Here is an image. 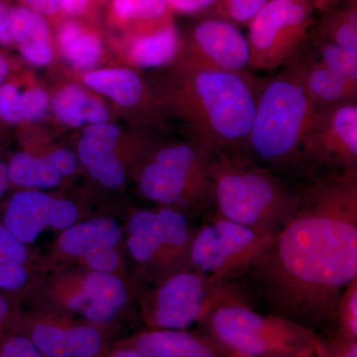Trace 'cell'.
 <instances>
[{"label":"cell","instance_id":"6da1fadb","mask_svg":"<svg viewBox=\"0 0 357 357\" xmlns=\"http://www.w3.org/2000/svg\"><path fill=\"white\" fill-rule=\"evenodd\" d=\"M297 194L295 213L252 268L277 314L314 330L357 279V169Z\"/></svg>","mask_w":357,"mask_h":357},{"label":"cell","instance_id":"7a4b0ae2","mask_svg":"<svg viewBox=\"0 0 357 357\" xmlns=\"http://www.w3.org/2000/svg\"><path fill=\"white\" fill-rule=\"evenodd\" d=\"M174 102L208 151H246L260 82L246 72L185 65Z\"/></svg>","mask_w":357,"mask_h":357},{"label":"cell","instance_id":"3957f363","mask_svg":"<svg viewBox=\"0 0 357 357\" xmlns=\"http://www.w3.org/2000/svg\"><path fill=\"white\" fill-rule=\"evenodd\" d=\"M244 152H211L208 172L218 217L276 234L295 213L298 194Z\"/></svg>","mask_w":357,"mask_h":357},{"label":"cell","instance_id":"277c9868","mask_svg":"<svg viewBox=\"0 0 357 357\" xmlns=\"http://www.w3.org/2000/svg\"><path fill=\"white\" fill-rule=\"evenodd\" d=\"M317 109L293 65L262 82L246 150L278 168L309 162L307 138Z\"/></svg>","mask_w":357,"mask_h":357},{"label":"cell","instance_id":"5b68a950","mask_svg":"<svg viewBox=\"0 0 357 357\" xmlns=\"http://www.w3.org/2000/svg\"><path fill=\"white\" fill-rule=\"evenodd\" d=\"M202 324L231 357L312 356L319 340L312 328L279 314H258L248 304L218 307Z\"/></svg>","mask_w":357,"mask_h":357},{"label":"cell","instance_id":"8992f818","mask_svg":"<svg viewBox=\"0 0 357 357\" xmlns=\"http://www.w3.org/2000/svg\"><path fill=\"white\" fill-rule=\"evenodd\" d=\"M248 304L238 285L188 269L157 282L140 300L143 321L150 328L187 330L202 324L225 305Z\"/></svg>","mask_w":357,"mask_h":357},{"label":"cell","instance_id":"52a82bcc","mask_svg":"<svg viewBox=\"0 0 357 357\" xmlns=\"http://www.w3.org/2000/svg\"><path fill=\"white\" fill-rule=\"evenodd\" d=\"M37 291L45 306L98 325L115 326L131 303L123 277L73 265L56 266Z\"/></svg>","mask_w":357,"mask_h":357},{"label":"cell","instance_id":"ba28073f","mask_svg":"<svg viewBox=\"0 0 357 357\" xmlns=\"http://www.w3.org/2000/svg\"><path fill=\"white\" fill-rule=\"evenodd\" d=\"M210 157L211 152L197 142L160 148L141 169V195L168 208L206 206L213 201Z\"/></svg>","mask_w":357,"mask_h":357},{"label":"cell","instance_id":"9c48e42d","mask_svg":"<svg viewBox=\"0 0 357 357\" xmlns=\"http://www.w3.org/2000/svg\"><path fill=\"white\" fill-rule=\"evenodd\" d=\"M13 328L43 357H98L114 345L115 326L98 325L39 305L18 310Z\"/></svg>","mask_w":357,"mask_h":357},{"label":"cell","instance_id":"30bf717a","mask_svg":"<svg viewBox=\"0 0 357 357\" xmlns=\"http://www.w3.org/2000/svg\"><path fill=\"white\" fill-rule=\"evenodd\" d=\"M314 10L310 0H269L248 23L249 67L274 70L295 58L306 41Z\"/></svg>","mask_w":357,"mask_h":357},{"label":"cell","instance_id":"8fae6325","mask_svg":"<svg viewBox=\"0 0 357 357\" xmlns=\"http://www.w3.org/2000/svg\"><path fill=\"white\" fill-rule=\"evenodd\" d=\"M275 234L260 232L217 217L196 230L190 252V269L229 279L253 267L273 241Z\"/></svg>","mask_w":357,"mask_h":357},{"label":"cell","instance_id":"7c38bea8","mask_svg":"<svg viewBox=\"0 0 357 357\" xmlns=\"http://www.w3.org/2000/svg\"><path fill=\"white\" fill-rule=\"evenodd\" d=\"M309 162L357 169L356 102L318 107L307 143Z\"/></svg>","mask_w":357,"mask_h":357},{"label":"cell","instance_id":"4fadbf2b","mask_svg":"<svg viewBox=\"0 0 357 357\" xmlns=\"http://www.w3.org/2000/svg\"><path fill=\"white\" fill-rule=\"evenodd\" d=\"M76 204L38 191L16 192L9 199L2 225L16 238L30 245L47 229L63 231L79 222Z\"/></svg>","mask_w":357,"mask_h":357},{"label":"cell","instance_id":"5bb4252c","mask_svg":"<svg viewBox=\"0 0 357 357\" xmlns=\"http://www.w3.org/2000/svg\"><path fill=\"white\" fill-rule=\"evenodd\" d=\"M185 65L225 72H245L250 52L245 35L225 20L201 21L188 41Z\"/></svg>","mask_w":357,"mask_h":357},{"label":"cell","instance_id":"9a60e30c","mask_svg":"<svg viewBox=\"0 0 357 357\" xmlns=\"http://www.w3.org/2000/svg\"><path fill=\"white\" fill-rule=\"evenodd\" d=\"M114 344L132 347L144 357H231L208 335L187 330L150 328Z\"/></svg>","mask_w":357,"mask_h":357},{"label":"cell","instance_id":"2e32d148","mask_svg":"<svg viewBox=\"0 0 357 357\" xmlns=\"http://www.w3.org/2000/svg\"><path fill=\"white\" fill-rule=\"evenodd\" d=\"M123 239L121 225L112 218H96L79 220L59 234L52 248V264L73 265L102 248H119Z\"/></svg>","mask_w":357,"mask_h":357},{"label":"cell","instance_id":"e0dca14e","mask_svg":"<svg viewBox=\"0 0 357 357\" xmlns=\"http://www.w3.org/2000/svg\"><path fill=\"white\" fill-rule=\"evenodd\" d=\"M301 83L318 107L356 102L357 82L340 76L318 58L293 65Z\"/></svg>","mask_w":357,"mask_h":357},{"label":"cell","instance_id":"ac0fdd59","mask_svg":"<svg viewBox=\"0 0 357 357\" xmlns=\"http://www.w3.org/2000/svg\"><path fill=\"white\" fill-rule=\"evenodd\" d=\"M155 211L165 276L190 269V252L196 230H192L188 218L177 208L162 206Z\"/></svg>","mask_w":357,"mask_h":357},{"label":"cell","instance_id":"d6986e66","mask_svg":"<svg viewBox=\"0 0 357 357\" xmlns=\"http://www.w3.org/2000/svg\"><path fill=\"white\" fill-rule=\"evenodd\" d=\"M126 248L136 264L154 277L157 282L165 278L156 211L139 210L129 218L126 227Z\"/></svg>","mask_w":357,"mask_h":357},{"label":"cell","instance_id":"ffe728a7","mask_svg":"<svg viewBox=\"0 0 357 357\" xmlns=\"http://www.w3.org/2000/svg\"><path fill=\"white\" fill-rule=\"evenodd\" d=\"M10 34L13 43L30 63L45 66L51 62L50 29L43 16L25 6L11 7Z\"/></svg>","mask_w":357,"mask_h":357},{"label":"cell","instance_id":"44dd1931","mask_svg":"<svg viewBox=\"0 0 357 357\" xmlns=\"http://www.w3.org/2000/svg\"><path fill=\"white\" fill-rule=\"evenodd\" d=\"M182 41L172 22L137 33L129 44V57L134 64L143 68L163 67L180 53Z\"/></svg>","mask_w":357,"mask_h":357},{"label":"cell","instance_id":"7402d4cb","mask_svg":"<svg viewBox=\"0 0 357 357\" xmlns=\"http://www.w3.org/2000/svg\"><path fill=\"white\" fill-rule=\"evenodd\" d=\"M84 83L124 107H136L144 98V84L139 76L126 68L88 73Z\"/></svg>","mask_w":357,"mask_h":357},{"label":"cell","instance_id":"603a6c76","mask_svg":"<svg viewBox=\"0 0 357 357\" xmlns=\"http://www.w3.org/2000/svg\"><path fill=\"white\" fill-rule=\"evenodd\" d=\"M57 39L66 58L77 69L95 67L102 56L100 37L79 21L70 20L61 23Z\"/></svg>","mask_w":357,"mask_h":357},{"label":"cell","instance_id":"cb8c5ba5","mask_svg":"<svg viewBox=\"0 0 357 357\" xmlns=\"http://www.w3.org/2000/svg\"><path fill=\"white\" fill-rule=\"evenodd\" d=\"M54 112L61 121L68 126H77L91 122L105 123L107 112L103 105L77 86H69L56 96L53 102Z\"/></svg>","mask_w":357,"mask_h":357},{"label":"cell","instance_id":"d4e9b609","mask_svg":"<svg viewBox=\"0 0 357 357\" xmlns=\"http://www.w3.org/2000/svg\"><path fill=\"white\" fill-rule=\"evenodd\" d=\"M165 0H112L110 15L119 24L137 26L138 33L171 22Z\"/></svg>","mask_w":357,"mask_h":357},{"label":"cell","instance_id":"484cf974","mask_svg":"<svg viewBox=\"0 0 357 357\" xmlns=\"http://www.w3.org/2000/svg\"><path fill=\"white\" fill-rule=\"evenodd\" d=\"M48 107V96L41 89H31L21 93L13 84L0 88V119L8 123H18L43 116Z\"/></svg>","mask_w":357,"mask_h":357},{"label":"cell","instance_id":"4316f807","mask_svg":"<svg viewBox=\"0 0 357 357\" xmlns=\"http://www.w3.org/2000/svg\"><path fill=\"white\" fill-rule=\"evenodd\" d=\"M7 167L10 182L21 187L50 189L62 181L63 176L46 156L18 152Z\"/></svg>","mask_w":357,"mask_h":357},{"label":"cell","instance_id":"83f0119b","mask_svg":"<svg viewBox=\"0 0 357 357\" xmlns=\"http://www.w3.org/2000/svg\"><path fill=\"white\" fill-rule=\"evenodd\" d=\"M318 40L357 50L356 0L326 14Z\"/></svg>","mask_w":357,"mask_h":357},{"label":"cell","instance_id":"f1b7e54d","mask_svg":"<svg viewBox=\"0 0 357 357\" xmlns=\"http://www.w3.org/2000/svg\"><path fill=\"white\" fill-rule=\"evenodd\" d=\"M119 129L112 124H93L84 131L77 147L79 161L88 167L98 161L115 153L119 142Z\"/></svg>","mask_w":357,"mask_h":357},{"label":"cell","instance_id":"f546056e","mask_svg":"<svg viewBox=\"0 0 357 357\" xmlns=\"http://www.w3.org/2000/svg\"><path fill=\"white\" fill-rule=\"evenodd\" d=\"M319 60L340 76L357 82V50L318 40Z\"/></svg>","mask_w":357,"mask_h":357},{"label":"cell","instance_id":"4dcf8cb0","mask_svg":"<svg viewBox=\"0 0 357 357\" xmlns=\"http://www.w3.org/2000/svg\"><path fill=\"white\" fill-rule=\"evenodd\" d=\"M0 262L22 263L29 266L40 268L45 271L50 269L47 260L35 255L27 244L16 238L1 222H0Z\"/></svg>","mask_w":357,"mask_h":357},{"label":"cell","instance_id":"1f68e13d","mask_svg":"<svg viewBox=\"0 0 357 357\" xmlns=\"http://www.w3.org/2000/svg\"><path fill=\"white\" fill-rule=\"evenodd\" d=\"M333 318L337 319L340 335L357 340V279L349 283L340 295Z\"/></svg>","mask_w":357,"mask_h":357},{"label":"cell","instance_id":"d6a6232c","mask_svg":"<svg viewBox=\"0 0 357 357\" xmlns=\"http://www.w3.org/2000/svg\"><path fill=\"white\" fill-rule=\"evenodd\" d=\"M23 6L46 17L83 15L98 0H21Z\"/></svg>","mask_w":357,"mask_h":357},{"label":"cell","instance_id":"836d02e7","mask_svg":"<svg viewBox=\"0 0 357 357\" xmlns=\"http://www.w3.org/2000/svg\"><path fill=\"white\" fill-rule=\"evenodd\" d=\"M88 170L91 177L109 189H117L126 182V169L116 154L93 162Z\"/></svg>","mask_w":357,"mask_h":357},{"label":"cell","instance_id":"e575fe53","mask_svg":"<svg viewBox=\"0 0 357 357\" xmlns=\"http://www.w3.org/2000/svg\"><path fill=\"white\" fill-rule=\"evenodd\" d=\"M269 0H218L220 10L232 23L246 24Z\"/></svg>","mask_w":357,"mask_h":357},{"label":"cell","instance_id":"d590c367","mask_svg":"<svg viewBox=\"0 0 357 357\" xmlns=\"http://www.w3.org/2000/svg\"><path fill=\"white\" fill-rule=\"evenodd\" d=\"M0 357H43L29 338L13 328L0 342Z\"/></svg>","mask_w":357,"mask_h":357},{"label":"cell","instance_id":"8d00e7d4","mask_svg":"<svg viewBox=\"0 0 357 357\" xmlns=\"http://www.w3.org/2000/svg\"><path fill=\"white\" fill-rule=\"evenodd\" d=\"M314 357H357V340L337 335L330 340L319 337L314 352Z\"/></svg>","mask_w":357,"mask_h":357},{"label":"cell","instance_id":"74e56055","mask_svg":"<svg viewBox=\"0 0 357 357\" xmlns=\"http://www.w3.org/2000/svg\"><path fill=\"white\" fill-rule=\"evenodd\" d=\"M54 168L62 176H70L76 172L77 158L76 155L67 149H57L45 155Z\"/></svg>","mask_w":357,"mask_h":357},{"label":"cell","instance_id":"f35d334b","mask_svg":"<svg viewBox=\"0 0 357 357\" xmlns=\"http://www.w3.org/2000/svg\"><path fill=\"white\" fill-rule=\"evenodd\" d=\"M18 310L13 298L0 293V342L13 328Z\"/></svg>","mask_w":357,"mask_h":357},{"label":"cell","instance_id":"ab89813d","mask_svg":"<svg viewBox=\"0 0 357 357\" xmlns=\"http://www.w3.org/2000/svg\"><path fill=\"white\" fill-rule=\"evenodd\" d=\"M171 11L183 14L201 13L204 9L217 4L218 0H165Z\"/></svg>","mask_w":357,"mask_h":357},{"label":"cell","instance_id":"60d3db41","mask_svg":"<svg viewBox=\"0 0 357 357\" xmlns=\"http://www.w3.org/2000/svg\"><path fill=\"white\" fill-rule=\"evenodd\" d=\"M10 11L11 7L0 0V44L13 43L10 34Z\"/></svg>","mask_w":357,"mask_h":357},{"label":"cell","instance_id":"b9f144b4","mask_svg":"<svg viewBox=\"0 0 357 357\" xmlns=\"http://www.w3.org/2000/svg\"><path fill=\"white\" fill-rule=\"evenodd\" d=\"M98 357H144L132 347L114 344Z\"/></svg>","mask_w":357,"mask_h":357},{"label":"cell","instance_id":"7bdbcfd3","mask_svg":"<svg viewBox=\"0 0 357 357\" xmlns=\"http://www.w3.org/2000/svg\"><path fill=\"white\" fill-rule=\"evenodd\" d=\"M9 183H10V180H9L8 167L0 162V199L6 192Z\"/></svg>","mask_w":357,"mask_h":357},{"label":"cell","instance_id":"ee69618b","mask_svg":"<svg viewBox=\"0 0 357 357\" xmlns=\"http://www.w3.org/2000/svg\"><path fill=\"white\" fill-rule=\"evenodd\" d=\"M310 1L317 10L326 11L330 9V7L337 4L340 0H310Z\"/></svg>","mask_w":357,"mask_h":357},{"label":"cell","instance_id":"f6af8a7d","mask_svg":"<svg viewBox=\"0 0 357 357\" xmlns=\"http://www.w3.org/2000/svg\"><path fill=\"white\" fill-rule=\"evenodd\" d=\"M7 73H8V66H7L6 60L0 56V88H1L2 84H3L4 79H6L7 76Z\"/></svg>","mask_w":357,"mask_h":357},{"label":"cell","instance_id":"bcb514c9","mask_svg":"<svg viewBox=\"0 0 357 357\" xmlns=\"http://www.w3.org/2000/svg\"><path fill=\"white\" fill-rule=\"evenodd\" d=\"M307 357H314V356H307Z\"/></svg>","mask_w":357,"mask_h":357}]
</instances>
